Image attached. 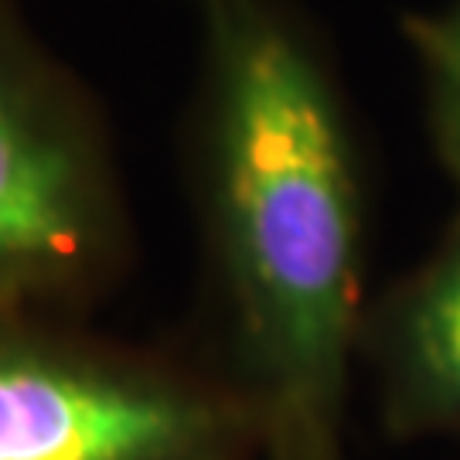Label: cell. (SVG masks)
Returning a JSON list of instances; mask_svg holds the SVG:
<instances>
[{
  "label": "cell",
  "instance_id": "cell-3",
  "mask_svg": "<svg viewBox=\"0 0 460 460\" xmlns=\"http://www.w3.org/2000/svg\"><path fill=\"white\" fill-rule=\"evenodd\" d=\"M130 260V201L96 99L0 0V311L93 317Z\"/></svg>",
  "mask_w": 460,
  "mask_h": 460
},
{
  "label": "cell",
  "instance_id": "cell-4",
  "mask_svg": "<svg viewBox=\"0 0 460 460\" xmlns=\"http://www.w3.org/2000/svg\"><path fill=\"white\" fill-rule=\"evenodd\" d=\"M393 355L412 399L460 406V256L440 263L399 300Z\"/></svg>",
  "mask_w": 460,
  "mask_h": 460
},
{
  "label": "cell",
  "instance_id": "cell-5",
  "mask_svg": "<svg viewBox=\"0 0 460 460\" xmlns=\"http://www.w3.org/2000/svg\"><path fill=\"white\" fill-rule=\"evenodd\" d=\"M450 28L454 31L444 34V45H440V66H444L447 96L454 102V113H457V123H460V17Z\"/></svg>",
  "mask_w": 460,
  "mask_h": 460
},
{
  "label": "cell",
  "instance_id": "cell-2",
  "mask_svg": "<svg viewBox=\"0 0 460 460\" xmlns=\"http://www.w3.org/2000/svg\"><path fill=\"white\" fill-rule=\"evenodd\" d=\"M0 460H270L208 355L0 311Z\"/></svg>",
  "mask_w": 460,
  "mask_h": 460
},
{
  "label": "cell",
  "instance_id": "cell-1",
  "mask_svg": "<svg viewBox=\"0 0 460 460\" xmlns=\"http://www.w3.org/2000/svg\"><path fill=\"white\" fill-rule=\"evenodd\" d=\"M188 184L218 314L208 362L270 460H331L358 338L362 188L341 102L277 0H191Z\"/></svg>",
  "mask_w": 460,
  "mask_h": 460
}]
</instances>
